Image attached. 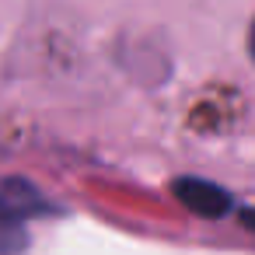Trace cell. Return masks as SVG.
Segmentation results:
<instances>
[{"instance_id": "3", "label": "cell", "mask_w": 255, "mask_h": 255, "mask_svg": "<svg viewBox=\"0 0 255 255\" xmlns=\"http://www.w3.org/2000/svg\"><path fill=\"white\" fill-rule=\"evenodd\" d=\"M248 53H252V60H255V21H252V32H248Z\"/></svg>"}, {"instance_id": "4", "label": "cell", "mask_w": 255, "mask_h": 255, "mask_svg": "<svg viewBox=\"0 0 255 255\" xmlns=\"http://www.w3.org/2000/svg\"><path fill=\"white\" fill-rule=\"evenodd\" d=\"M245 224H248V227H255V217H245Z\"/></svg>"}, {"instance_id": "1", "label": "cell", "mask_w": 255, "mask_h": 255, "mask_svg": "<svg viewBox=\"0 0 255 255\" xmlns=\"http://www.w3.org/2000/svg\"><path fill=\"white\" fill-rule=\"evenodd\" d=\"M35 213H46V203L42 196L21 182V178H7L0 185V234L7 227H21L25 217H35Z\"/></svg>"}, {"instance_id": "2", "label": "cell", "mask_w": 255, "mask_h": 255, "mask_svg": "<svg viewBox=\"0 0 255 255\" xmlns=\"http://www.w3.org/2000/svg\"><path fill=\"white\" fill-rule=\"evenodd\" d=\"M175 196L182 199V206H189L192 213L210 217V220L231 213V196L220 185L206 182V178H178L175 182Z\"/></svg>"}]
</instances>
